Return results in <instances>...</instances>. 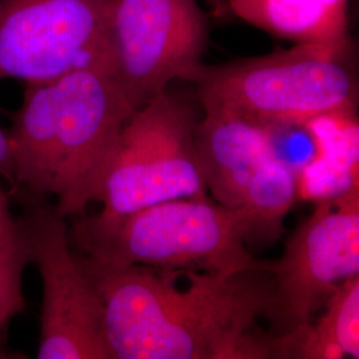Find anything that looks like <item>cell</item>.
Returning <instances> with one entry per match:
<instances>
[{
    "label": "cell",
    "mask_w": 359,
    "mask_h": 359,
    "mask_svg": "<svg viewBox=\"0 0 359 359\" xmlns=\"http://www.w3.org/2000/svg\"><path fill=\"white\" fill-rule=\"evenodd\" d=\"M8 149V140H7V130L0 128V169L7 157ZM10 194L0 187V216L10 212Z\"/></svg>",
    "instance_id": "cell-14"
},
{
    "label": "cell",
    "mask_w": 359,
    "mask_h": 359,
    "mask_svg": "<svg viewBox=\"0 0 359 359\" xmlns=\"http://www.w3.org/2000/svg\"><path fill=\"white\" fill-rule=\"evenodd\" d=\"M192 107L168 90L135 109L121 129L99 201L121 217L175 198L206 197Z\"/></svg>",
    "instance_id": "cell-5"
},
{
    "label": "cell",
    "mask_w": 359,
    "mask_h": 359,
    "mask_svg": "<svg viewBox=\"0 0 359 359\" xmlns=\"http://www.w3.org/2000/svg\"><path fill=\"white\" fill-rule=\"evenodd\" d=\"M273 281L276 335L311 322L313 314L346 278L359 274L358 180L322 200L287 238L277 261H264Z\"/></svg>",
    "instance_id": "cell-8"
},
{
    "label": "cell",
    "mask_w": 359,
    "mask_h": 359,
    "mask_svg": "<svg viewBox=\"0 0 359 359\" xmlns=\"http://www.w3.org/2000/svg\"><path fill=\"white\" fill-rule=\"evenodd\" d=\"M311 3H317V4H322L326 7H330L338 13H347V6L350 0H308Z\"/></svg>",
    "instance_id": "cell-15"
},
{
    "label": "cell",
    "mask_w": 359,
    "mask_h": 359,
    "mask_svg": "<svg viewBox=\"0 0 359 359\" xmlns=\"http://www.w3.org/2000/svg\"><path fill=\"white\" fill-rule=\"evenodd\" d=\"M208 41V19L197 0H114L107 65L137 109L176 80L194 83Z\"/></svg>",
    "instance_id": "cell-6"
},
{
    "label": "cell",
    "mask_w": 359,
    "mask_h": 359,
    "mask_svg": "<svg viewBox=\"0 0 359 359\" xmlns=\"http://www.w3.org/2000/svg\"><path fill=\"white\" fill-rule=\"evenodd\" d=\"M43 285L39 359H115L102 301L77 261L67 218L48 198L13 193Z\"/></svg>",
    "instance_id": "cell-7"
},
{
    "label": "cell",
    "mask_w": 359,
    "mask_h": 359,
    "mask_svg": "<svg viewBox=\"0 0 359 359\" xmlns=\"http://www.w3.org/2000/svg\"><path fill=\"white\" fill-rule=\"evenodd\" d=\"M278 339L280 358H358V274L335 287L318 322L281 334Z\"/></svg>",
    "instance_id": "cell-11"
},
{
    "label": "cell",
    "mask_w": 359,
    "mask_h": 359,
    "mask_svg": "<svg viewBox=\"0 0 359 359\" xmlns=\"http://www.w3.org/2000/svg\"><path fill=\"white\" fill-rule=\"evenodd\" d=\"M194 84L203 108L228 109L278 130L302 128L321 116L357 112L358 105L350 35L205 65Z\"/></svg>",
    "instance_id": "cell-4"
},
{
    "label": "cell",
    "mask_w": 359,
    "mask_h": 359,
    "mask_svg": "<svg viewBox=\"0 0 359 359\" xmlns=\"http://www.w3.org/2000/svg\"><path fill=\"white\" fill-rule=\"evenodd\" d=\"M31 264L26 228L11 210L0 216V333L25 311L23 274Z\"/></svg>",
    "instance_id": "cell-13"
},
{
    "label": "cell",
    "mask_w": 359,
    "mask_h": 359,
    "mask_svg": "<svg viewBox=\"0 0 359 359\" xmlns=\"http://www.w3.org/2000/svg\"><path fill=\"white\" fill-rule=\"evenodd\" d=\"M99 295L115 359L278 358V335L264 332L273 281L266 270L221 274L111 265L77 253Z\"/></svg>",
    "instance_id": "cell-1"
},
{
    "label": "cell",
    "mask_w": 359,
    "mask_h": 359,
    "mask_svg": "<svg viewBox=\"0 0 359 359\" xmlns=\"http://www.w3.org/2000/svg\"><path fill=\"white\" fill-rule=\"evenodd\" d=\"M135 109L104 67L27 84L0 169L13 193L56 200L68 217L99 201L121 129ZM11 194V193H10Z\"/></svg>",
    "instance_id": "cell-2"
},
{
    "label": "cell",
    "mask_w": 359,
    "mask_h": 359,
    "mask_svg": "<svg viewBox=\"0 0 359 359\" xmlns=\"http://www.w3.org/2000/svg\"><path fill=\"white\" fill-rule=\"evenodd\" d=\"M297 196L294 169L274 152L246 182L240 206L249 222L248 243L270 244L283 233V219Z\"/></svg>",
    "instance_id": "cell-12"
},
{
    "label": "cell",
    "mask_w": 359,
    "mask_h": 359,
    "mask_svg": "<svg viewBox=\"0 0 359 359\" xmlns=\"http://www.w3.org/2000/svg\"><path fill=\"white\" fill-rule=\"evenodd\" d=\"M204 112L194 142L208 193L222 205L238 208L255 169L276 152L277 129L222 108L204 107Z\"/></svg>",
    "instance_id": "cell-10"
},
{
    "label": "cell",
    "mask_w": 359,
    "mask_h": 359,
    "mask_svg": "<svg viewBox=\"0 0 359 359\" xmlns=\"http://www.w3.org/2000/svg\"><path fill=\"white\" fill-rule=\"evenodd\" d=\"M79 253L111 265L229 274L264 269L248 249L241 208L206 197L175 198L121 217L81 215L69 229Z\"/></svg>",
    "instance_id": "cell-3"
},
{
    "label": "cell",
    "mask_w": 359,
    "mask_h": 359,
    "mask_svg": "<svg viewBox=\"0 0 359 359\" xmlns=\"http://www.w3.org/2000/svg\"><path fill=\"white\" fill-rule=\"evenodd\" d=\"M112 1L0 0V80L29 84L80 68L108 69Z\"/></svg>",
    "instance_id": "cell-9"
}]
</instances>
